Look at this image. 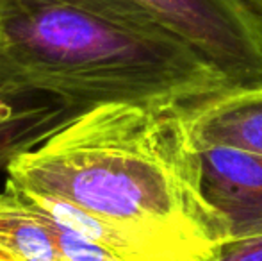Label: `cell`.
I'll return each mask as SVG.
<instances>
[{
  "mask_svg": "<svg viewBox=\"0 0 262 261\" xmlns=\"http://www.w3.org/2000/svg\"><path fill=\"white\" fill-rule=\"evenodd\" d=\"M0 254L13 261H61L54 226L6 181L0 192Z\"/></svg>",
  "mask_w": 262,
  "mask_h": 261,
  "instance_id": "obj_7",
  "label": "cell"
},
{
  "mask_svg": "<svg viewBox=\"0 0 262 261\" xmlns=\"http://www.w3.org/2000/svg\"><path fill=\"white\" fill-rule=\"evenodd\" d=\"M0 68L88 109L193 106L234 84L123 0H0Z\"/></svg>",
  "mask_w": 262,
  "mask_h": 261,
  "instance_id": "obj_2",
  "label": "cell"
},
{
  "mask_svg": "<svg viewBox=\"0 0 262 261\" xmlns=\"http://www.w3.org/2000/svg\"><path fill=\"white\" fill-rule=\"evenodd\" d=\"M198 150L227 147L262 156V84L232 86L186 109Z\"/></svg>",
  "mask_w": 262,
  "mask_h": 261,
  "instance_id": "obj_6",
  "label": "cell"
},
{
  "mask_svg": "<svg viewBox=\"0 0 262 261\" xmlns=\"http://www.w3.org/2000/svg\"><path fill=\"white\" fill-rule=\"evenodd\" d=\"M186 109L138 102L88 108L18 156L7 179L93 213L159 261H207L228 231L202 190Z\"/></svg>",
  "mask_w": 262,
  "mask_h": 261,
  "instance_id": "obj_1",
  "label": "cell"
},
{
  "mask_svg": "<svg viewBox=\"0 0 262 261\" xmlns=\"http://www.w3.org/2000/svg\"><path fill=\"white\" fill-rule=\"evenodd\" d=\"M207 261H262V236L227 242Z\"/></svg>",
  "mask_w": 262,
  "mask_h": 261,
  "instance_id": "obj_9",
  "label": "cell"
},
{
  "mask_svg": "<svg viewBox=\"0 0 262 261\" xmlns=\"http://www.w3.org/2000/svg\"><path fill=\"white\" fill-rule=\"evenodd\" d=\"M52 226H54V236H55V244H57L61 261H120L114 258L109 251H105L104 247L95 244V242L82 236H77V234L62 229V227H59L54 222Z\"/></svg>",
  "mask_w": 262,
  "mask_h": 261,
  "instance_id": "obj_8",
  "label": "cell"
},
{
  "mask_svg": "<svg viewBox=\"0 0 262 261\" xmlns=\"http://www.w3.org/2000/svg\"><path fill=\"white\" fill-rule=\"evenodd\" d=\"M198 152L202 190L225 220L228 242L262 236V156L227 147Z\"/></svg>",
  "mask_w": 262,
  "mask_h": 261,
  "instance_id": "obj_4",
  "label": "cell"
},
{
  "mask_svg": "<svg viewBox=\"0 0 262 261\" xmlns=\"http://www.w3.org/2000/svg\"><path fill=\"white\" fill-rule=\"evenodd\" d=\"M214 65L234 86L262 84V18L243 0H123Z\"/></svg>",
  "mask_w": 262,
  "mask_h": 261,
  "instance_id": "obj_3",
  "label": "cell"
},
{
  "mask_svg": "<svg viewBox=\"0 0 262 261\" xmlns=\"http://www.w3.org/2000/svg\"><path fill=\"white\" fill-rule=\"evenodd\" d=\"M248 7H252L257 14L262 18V0H243Z\"/></svg>",
  "mask_w": 262,
  "mask_h": 261,
  "instance_id": "obj_10",
  "label": "cell"
},
{
  "mask_svg": "<svg viewBox=\"0 0 262 261\" xmlns=\"http://www.w3.org/2000/svg\"><path fill=\"white\" fill-rule=\"evenodd\" d=\"M84 108L24 84L0 68V170L79 116Z\"/></svg>",
  "mask_w": 262,
  "mask_h": 261,
  "instance_id": "obj_5",
  "label": "cell"
}]
</instances>
